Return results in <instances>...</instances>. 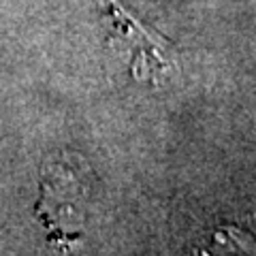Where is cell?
Masks as SVG:
<instances>
[{
	"label": "cell",
	"mask_w": 256,
	"mask_h": 256,
	"mask_svg": "<svg viewBox=\"0 0 256 256\" xmlns=\"http://www.w3.org/2000/svg\"><path fill=\"white\" fill-rule=\"evenodd\" d=\"M201 256H256V242L235 226L222 228L201 250Z\"/></svg>",
	"instance_id": "3"
},
{
	"label": "cell",
	"mask_w": 256,
	"mask_h": 256,
	"mask_svg": "<svg viewBox=\"0 0 256 256\" xmlns=\"http://www.w3.org/2000/svg\"><path fill=\"white\" fill-rule=\"evenodd\" d=\"M77 186L75 178H66L60 171L47 173L43 182V218L50 224V228L58 230V237L64 239H75L70 233L73 226L82 224V216H79V194H68L70 190Z\"/></svg>",
	"instance_id": "2"
},
{
	"label": "cell",
	"mask_w": 256,
	"mask_h": 256,
	"mask_svg": "<svg viewBox=\"0 0 256 256\" xmlns=\"http://www.w3.org/2000/svg\"><path fill=\"white\" fill-rule=\"evenodd\" d=\"M107 13L114 30V41L128 52V68L134 79L141 82H160L166 70L178 66L175 45L154 28L139 22L132 13H128L118 0H105Z\"/></svg>",
	"instance_id": "1"
}]
</instances>
